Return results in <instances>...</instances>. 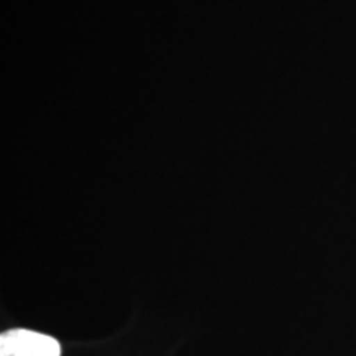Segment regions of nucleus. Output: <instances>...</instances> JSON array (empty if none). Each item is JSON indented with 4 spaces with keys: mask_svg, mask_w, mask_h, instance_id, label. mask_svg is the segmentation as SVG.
Instances as JSON below:
<instances>
[{
    "mask_svg": "<svg viewBox=\"0 0 356 356\" xmlns=\"http://www.w3.org/2000/svg\"><path fill=\"white\" fill-rule=\"evenodd\" d=\"M0 356H61V346L53 337L15 328L0 337Z\"/></svg>",
    "mask_w": 356,
    "mask_h": 356,
    "instance_id": "f257e3e1",
    "label": "nucleus"
}]
</instances>
